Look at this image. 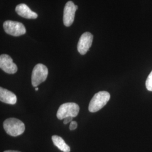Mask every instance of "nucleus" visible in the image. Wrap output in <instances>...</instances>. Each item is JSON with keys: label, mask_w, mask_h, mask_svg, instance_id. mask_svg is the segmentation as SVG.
Segmentation results:
<instances>
[{"label": "nucleus", "mask_w": 152, "mask_h": 152, "mask_svg": "<svg viewBox=\"0 0 152 152\" xmlns=\"http://www.w3.org/2000/svg\"><path fill=\"white\" fill-rule=\"evenodd\" d=\"M3 126L6 132L14 137L22 135L26 129L24 123L15 118H10L6 120L4 122Z\"/></svg>", "instance_id": "obj_1"}, {"label": "nucleus", "mask_w": 152, "mask_h": 152, "mask_svg": "<svg viewBox=\"0 0 152 152\" xmlns=\"http://www.w3.org/2000/svg\"><path fill=\"white\" fill-rule=\"evenodd\" d=\"M110 98V94L107 91H100L95 94L90 102L88 110L92 113L98 112L107 104Z\"/></svg>", "instance_id": "obj_2"}, {"label": "nucleus", "mask_w": 152, "mask_h": 152, "mask_svg": "<svg viewBox=\"0 0 152 152\" xmlns=\"http://www.w3.org/2000/svg\"><path fill=\"white\" fill-rule=\"evenodd\" d=\"M80 111L78 104L75 103H66L61 105L58 109L56 116L59 120H64L67 117H76Z\"/></svg>", "instance_id": "obj_3"}, {"label": "nucleus", "mask_w": 152, "mask_h": 152, "mask_svg": "<svg viewBox=\"0 0 152 152\" xmlns=\"http://www.w3.org/2000/svg\"><path fill=\"white\" fill-rule=\"evenodd\" d=\"M48 76V69L42 64H37L36 65L32 73V84L33 87H36L39 84L44 82Z\"/></svg>", "instance_id": "obj_4"}, {"label": "nucleus", "mask_w": 152, "mask_h": 152, "mask_svg": "<svg viewBox=\"0 0 152 152\" xmlns=\"http://www.w3.org/2000/svg\"><path fill=\"white\" fill-rule=\"evenodd\" d=\"M3 27L5 32L12 36H20L26 33V29L22 23L7 20L4 23Z\"/></svg>", "instance_id": "obj_5"}, {"label": "nucleus", "mask_w": 152, "mask_h": 152, "mask_svg": "<svg viewBox=\"0 0 152 152\" xmlns=\"http://www.w3.org/2000/svg\"><path fill=\"white\" fill-rule=\"evenodd\" d=\"M78 9V6L69 1L65 4L63 14V23L66 27H70L75 20V12Z\"/></svg>", "instance_id": "obj_6"}, {"label": "nucleus", "mask_w": 152, "mask_h": 152, "mask_svg": "<svg viewBox=\"0 0 152 152\" xmlns=\"http://www.w3.org/2000/svg\"><path fill=\"white\" fill-rule=\"evenodd\" d=\"M93 41V36L91 33L85 32L82 34L79 39L77 50L79 53L81 55H85L91 48Z\"/></svg>", "instance_id": "obj_7"}, {"label": "nucleus", "mask_w": 152, "mask_h": 152, "mask_svg": "<svg viewBox=\"0 0 152 152\" xmlns=\"http://www.w3.org/2000/svg\"><path fill=\"white\" fill-rule=\"evenodd\" d=\"M0 68L8 74H14L18 71L17 65L13 62L11 57L7 54L1 55Z\"/></svg>", "instance_id": "obj_8"}, {"label": "nucleus", "mask_w": 152, "mask_h": 152, "mask_svg": "<svg viewBox=\"0 0 152 152\" xmlns=\"http://www.w3.org/2000/svg\"><path fill=\"white\" fill-rule=\"evenodd\" d=\"M15 11L19 16L26 19H34L38 17L37 14L32 11L25 4H20L16 6Z\"/></svg>", "instance_id": "obj_9"}, {"label": "nucleus", "mask_w": 152, "mask_h": 152, "mask_svg": "<svg viewBox=\"0 0 152 152\" xmlns=\"http://www.w3.org/2000/svg\"><path fill=\"white\" fill-rule=\"evenodd\" d=\"M0 100L4 103L14 105L16 104L17 98L15 94L10 91L4 88H0Z\"/></svg>", "instance_id": "obj_10"}, {"label": "nucleus", "mask_w": 152, "mask_h": 152, "mask_svg": "<svg viewBox=\"0 0 152 152\" xmlns=\"http://www.w3.org/2000/svg\"><path fill=\"white\" fill-rule=\"evenodd\" d=\"M55 145L63 152H70L71 148L68 145L62 137L58 135H53L51 137Z\"/></svg>", "instance_id": "obj_11"}, {"label": "nucleus", "mask_w": 152, "mask_h": 152, "mask_svg": "<svg viewBox=\"0 0 152 152\" xmlns=\"http://www.w3.org/2000/svg\"><path fill=\"white\" fill-rule=\"evenodd\" d=\"M145 86L148 91H152V71L147 78Z\"/></svg>", "instance_id": "obj_12"}, {"label": "nucleus", "mask_w": 152, "mask_h": 152, "mask_svg": "<svg viewBox=\"0 0 152 152\" xmlns=\"http://www.w3.org/2000/svg\"><path fill=\"white\" fill-rule=\"evenodd\" d=\"M77 127V123L76 121H72L69 126V129L71 130H75Z\"/></svg>", "instance_id": "obj_13"}, {"label": "nucleus", "mask_w": 152, "mask_h": 152, "mask_svg": "<svg viewBox=\"0 0 152 152\" xmlns=\"http://www.w3.org/2000/svg\"><path fill=\"white\" fill-rule=\"evenodd\" d=\"M73 117H66L65 119H64V121H63V123H64V124H68V123H70L72 121V120H73Z\"/></svg>", "instance_id": "obj_14"}, {"label": "nucleus", "mask_w": 152, "mask_h": 152, "mask_svg": "<svg viewBox=\"0 0 152 152\" xmlns=\"http://www.w3.org/2000/svg\"><path fill=\"white\" fill-rule=\"evenodd\" d=\"M20 152L19 151H6L5 152Z\"/></svg>", "instance_id": "obj_15"}, {"label": "nucleus", "mask_w": 152, "mask_h": 152, "mask_svg": "<svg viewBox=\"0 0 152 152\" xmlns=\"http://www.w3.org/2000/svg\"><path fill=\"white\" fill-rule=\"evenodd\" d=\"M35 90H36V91H38V87H36V88H35Z\"/></svg>", "instance_id": "obj_16"}]
</instances>
